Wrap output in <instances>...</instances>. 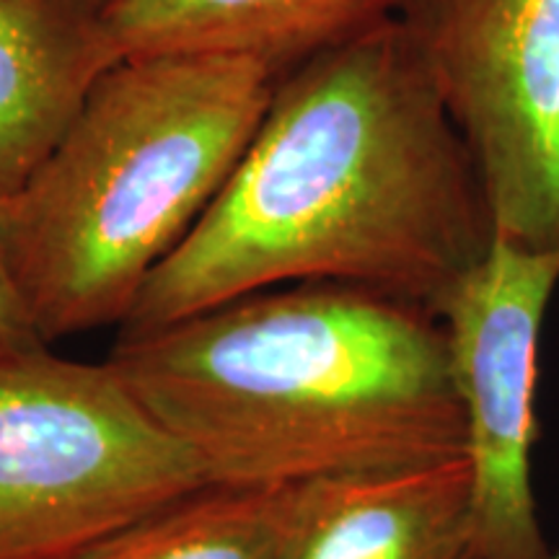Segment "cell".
<instances>
[{"instance_id":"cell-7","label":"cell","mask_w":559,"mask_h":559,"mask_svg":"<svg viewBox=\"0 0 559 559\" xmlns=\"http://www.w3.org/2000/svg\"><path fill=\"white\" fill-rule=\"evenodd\" d=\"M277 559H487L469 456L280 487Z\"/></svg>"},{"instance_id":"cell-6","label":"cell","mask_w":559,"mask_h":559,"mask_svg":"<svg viewBox=\"0 0 559 559\" xmlns=\"http://www.w3.org/2000/svg\"><path fill=\"white\" fill-rule=\"evenodd\" d=\"M557 285L559 249L492 236L432 306L464 409L474 519L487 559H549L531 456L539 440L542 326Z\"/></svg>"},{"instance_id":"cell-1","label":"cell","mask_w":559,"mask_h":559,"mask_svg":"<svg viewBox=\"0 0 559 559\" xmlns=\"http://www.w3.org/2000/svg\"><path fill=\"white\" fill-rule=\"evenodd\" d=\"M492 236L472 153L394 19L280 75L218 198L120 332L290 283L432 311Z\"/></svg>"},{"instance_id":"cell-4","label":"cell","mask_w":559,"mask_h":559,"mask_svg":"<svg viewBox=\"0 0 559 559\" xmlns=\"http://www.w3.org/2000/svg\"><path fill=\"white\" fill-rule=\"evenodd\" d=\"M0 349V559H73L210 487L109 360Z\"/></svg>"},{"instance_id":"cell-13","label":"cell","mask_w":559,"mask_h":559,"mask_svg":"<svg viewBox=\"0 0 559 559\" xmlns=\"http://www.w3.org/2000/svg\"><path fill=\"white\" fill-rule=\"evenodd\" d=\"M549 559H559V555L557 557H549Z\"/></svg>"},{"instance_id":"cell-9","label":"cell","mask_w":559,"mask_h":559,"mask_svg":"<svg viewBox=\"0 0 559 559\" xmlns=\"http://www.w3.org/2000/svg\"><path fill=\"white\" fill-rule=\"evenodd\" d=\"M117 60L96 0H0V198L32 177Z\"/></svg>"},{"instance_id":"cell-10","label":"cell","mask_w":559,"mask_h":559,"mask_svg":"<svg viewBox=\"0 0 559 559\" xmlns=\"http://www.w3.org/2000/svg\"><path fill=\"white\" fill-rule=\"evenodd\" d=\"M277 489H194L73 559H277Z\"/></svg>"},{"instance_id":"cell-3","label":"cell","mask_w":559,"mask_h":559,"mask_svg":"<svg viewBox=\"0 0 559 559\" xmlns=\"http://www.w3.org/2000/svg\"><path fill=\"white\" fill-rule=\"evenodd\" d=\"M275 75L223 55H128L34 174L0 198V243L45 345L120 326L247 151Z\"/></svg>"},{"instance_id":"cell-2","label":"cell","mask_w":559,"mask_h":559,"mask_svg":"<svg viewBox=\"0 0 559 559\" xmlns=\"http://www.w3.org/2000/svg\"><path fill=\"white\" fill-rule=\"evenodd\" d=\"M107 360L213 487L277 489L466 453L438 317L360 285L247 293L120 332Z\"/></svg>"},{"instance_id":"cell-11","label":"cell","mask_w":559,"mask_h":559,"mask_svg":"<svg viewBox=\"0 0 559 559\" xmlns=\"http://www.w3.org/2000/svg\"><path fill=\"white\" fill-rule=\"evenodd\" d=\"M45 345L34 332L16 285H13L9 264H5L3 243H0V349H24Z\"/></svg>"},{"instance_id":"cell-5","label":"cell","mask_w":559,"mask_h":559,"mask_svg":"<svg viewBox=\"0 0 559 559\" xmlns=\"http://www.w3.org/2000/svg\"><path fill=\"white\" fill-rule=\"evenodd\" d=\"M400 24L472 153L495 236L559 249V0H407Z\"/></svg>"},{"instance_id":"cell-12","label":"cell","mask_w":559,"mask_h":559,"mask_svg":"<svg viewBox=\"0 0 559 559\" xmlns=\"http://www.w3.org/2000/svg\"><path fill=\"white\" fill-rule=\"evenodd\" d=\"M96 3H102V5H104V0H96Z\"/></svg>"},{"instance_id":"cell-8","label":"cell","mask_w":559,"mask_h":559,"mask_svg":"<svg viewBox=\"0 0 559 559\" xmlns=\"http://www.w3.org/2000/svg\"><path fill=\"white\" fill-rule=\"evenodd\" d=\"M407 0H104L117 58L223 55L275 79L300 62L400 19Z\"/></svg>"}]
</instances>
